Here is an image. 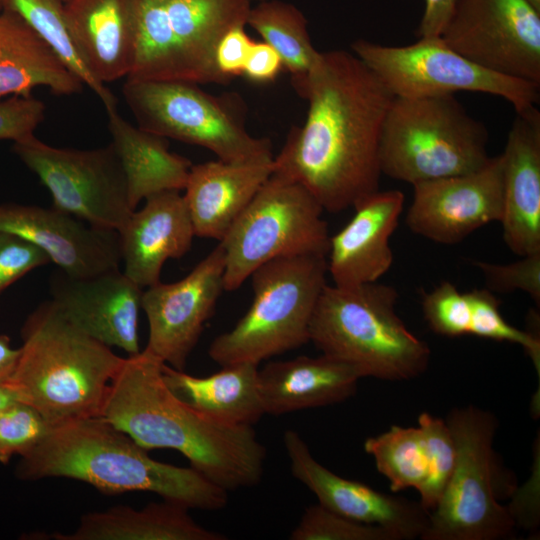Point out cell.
I'll use <instances>...</instances> for the list:
<instances>
[{
  "instance_id": "21",
  "label": "cell",
  "mask_w": 540,
  "mask_h": 540,
  "mask_svg": "<svg viewBox=\"0 0 540 540\" xmlns=\"http://www.w3.org/2000/svg\"><path fill=\"white\" fill-rule=\"evenodd\" d=\"M404 205L398 190L377 191L353 208L354 216L330 237L327 267L334 285L356 286L377 282L391 267L389 239Z\"/></svg>"
},
{
  "instance_id": "40",
  "label": "cell",
  "mask_w": 540,
  "mask_h": 540,
  "mask_svg": "<svg viewBox=\"0 0 540 540\" xmlns=\"http://www.w3.org/2000/svg\"><path fill=\"white\" fill-rule=\"evenodd\" d=\"M49 262L42 249L8 234L0 245V293L34 268Z\"/></svg>"
},
{
  "instance_id": "35",
  "label": "cell",
  "mask_w": 540,
  "mask_h": 540,
  "mask_svg": "<svg viewBox=\"0 0 540 540\" xmlns=\"http://www.w3.org/2000/svg\"><path fill=\"white\" fill-rule=\"evenodd\" d=\"M291 540H396L384 528L357 522L319 503L309 506L290 533Z\"/></svg>"
},
{
  "instance_id": "45",
  "label": "cell",
  "mask_w": 540,
  "mask_h": 540,
  "mask_svg": "<svg viewBox=\"0 0 540 540\" xmlns=\"http://www.w3.org/2000/svg\"><path fill=\"white\" fill-rule=\"evenodd\" d=\"M18 400V395L9 385H7L6 383L0 384V411H2L11 403Z\"/></svg>"
},
{
  "instance_id": "47",
  "label": "cell",
  "mask_w": 540,
  "mask_h": 540,
  "mask_svg": "<svg viewBox=\"0 0 540 540\" xmlns=\"http://www.w3.org/2000/svg\"><path fill=\"white\" fill-rule=\"evenodd\" d=\"M8 234L6 233H0V245L3 243V241L6 239Z\"/></svg>"
},
{
  "instance_id": "31",
  "label": "cell",
  "mask_w": 540,
  "mask_h": 540,
  "mask_svg": "<svg viewBox=\"0 0 540 540\" xmlns=\"http://www.w3.org/2000/svg\"><path fill=\"white\" fill-rule=\"evenodd\" d=\"M246 25L253 28L280 56L293 86L300 83L317 62V51L307 30V19L294 5L264 0L251 7Z\"/></svg>"
},
{
  "instance_id": "27",
  "label": "cell",
  "mask_w": 540,
  "mask_h": 540,
  "mask_svg": "<svg viewBox=\"0 0 540 540\" xmlns=\"http://www.w3.org/2000/svg\"><path fill=\"white\" fill-rule=\"evenodd\" d=\"M189 508L168 500L142 509L118 505L82 515L70 533H52L54 540H224L225 535L199 525ZM43 538V539H44Z\"/></svg>"
},
{
  "instance_id": "20",
  "label": "cell",
  "mask_w": 540,
  "mask_h": 540,
  "mask_svg": "<svg viewBox=\"0 0 540 540\" xmlns=\"http://www.w3.org/2000/svg\"><path fill=\"white\" fill-rule=\"evenodd\" d=\"M503 163V240L515 254L540 252V113H517Z\"/></svg>"
},
{
  "instance_id": "24",
  "label": "cell",
  "mask_w": 540,
  "mask_h": 540,
  "mask_svg": "<svg viewBox=\"0 0 540 540\" xmlns=\"http://www.w3.org/2000/svg\"><path fill=\"white\" fill-rule=\"evenodd\" d=\"M362 376L352 365L322 354L267 363L258 371L265 414H283L342 402Z\"/></svg>"
},
{
  "instance_id": "4",
  "label": "cell",
  "mask_w": 540,
  "mask_h": 540,
  "mask_svg": "<svg viewBox=\"0 0 540 540\" xmlns=\"http://www.w3.org/2000/svg\"><path fill=\"white\" fill-rule=\"evenodd\" d=\"M22 345L5 382L50 426L99 416L124 358L72 324L52 301L42 302L21 328Z\"/></svg>"
},
{
  "instance_id": "15",
  "label": "cell",
  "mask_w": 540,
  "mask_h": 540,
  "mask_svg": "<svg viewBox=\"0 0 540 540\" xmlns=\"http://www.w3.org/2000/svg\"><path fill=\"white\" fill-rule=\"evenodd\" d=\"M225 253L219 243L192 271L174 283L143 290L141 307L149 334L146 351L184 370L224 289Z\"/></svg>"
},
{
  "instance_id": "16",
  "label": "cell",
  "mask_w": 540,
  "mask_h": 540,
  "mask_svg": "<svg viewBox=\"0 0 540 540\" xmlns=\"http://www.w3.org/2000/svg\"><path fill=\"white\" fill-rule=\"evenodd\" d=\"M405 222L420 236L455 244L478 228L500 222L503 212L502 155L490 157L480 169L418 182Z\"/></svg>"
},
{
  "instance_id": "37",
  "label": "cell",
  "mask_w": 540,
  "mask_h": 540,
  "mask_svg": "<svg viewBox=\"0 0 540 540\" xmlns=\"http://www.w3.org/2000/svg\"><path fill=\"white\" fill-rule=\"evenodd\" d=\"M422 311L433 332L446 337H460L470 332L471 308L466 293L449 281L422 294Z\"/></svg>"
},
{
  "instance_id": "39",
  "label": "cell",
  "mask_w": 540,
  "mask_h": 540,
  "mask_svg": "<svg viewBox=\"0 0 540 540\" xmlns=\"http://www.w3.org/2000/svg\"><path fill=\"white\" fill-rule=\"evenodd\" d=\"M45 110V104L31 94L0 100V140L18 142L34 135Z\"/></svg>"
},
{
  "instance_id": "18",
  "label": "cell",
  "mask_w": 540,
  "mask_h": 540,
  "mask_svg": "<svg viewBox=\"0 0 540 540\" xmlns=\"http://www.w3.org/2000/svg\"><path fill=\"white\" fill-rule=\"evenodd\" d=\"M0 233L39 247L71 277L119 268L121 261L118 231L92 226L53 206L0 203Z\"/></svg>"
},
{
  "instance_id": "28",
  "label": "cell",
  "mask_w": 540,
  "mask_h": 540,
  "mask_svg": "<svg viewBox=\"0 0 540 540\" xmlns=\"http://www.w3.org/2000/svg\"><path fill=\"white\" fill-rule=\"evenodd\" d=\"M38 86L58 95L80 93L82 81L73 75L16 12L0 9V99L31 94Z\"/></svg>"
},
{
  "instance_id": "41",
  "label": "cell",
  "mask_w": 540,
  "mask_h": 540,
  "mask_svg": "<svg viewBox=\"0 0 540 540\" xmlns=\"http://www.w3.org/2000/svg\"><path fill=\"white\" fill-rule=\"evenodd\" d=\"M246 25H237L220 39L215 50V63L219 72L229 81L243 74L244 66L253 45L245 31Z\"/></svg>"
},
{
  "instance_id": "44",
  "label": "cell",
  "mask_w": 540,
  "mask_h": 540,
  "mask_svg": "<svg viewBox=\"0 0 540 540\" xmlns=\"http://www.w3.org/2000/svg\"><path fill=\"white\" fill-rule=\"evenodd\" d=\"M19 356V348L11 345L10 338L0 334V384L5 383L12 374Z\"/></svg>"
},
{
  "instance_id": "10",
  "label": "cell",
  "mask_w": 540,
  "mask_h": 540,
  "mask_svg": "<svg viewBox=\"0 0 540 540\" xmlns=\"http://www.w3.org/2000/svg\"><path fill=\"white\" fill-rule=\"evenodd\" d=\"M322 206L301 184L271 174L219 241L224 289H238L261 265L283 257H327L330 235Z\"/></svg>"
},
{
  "instance_id": "19",
  "label": "cell",
  "mask_w": 540,
  "mask_h": 540,
  "mask_svg": "<svg viewBox=\"0 0 540 540\" xmlns=\"http://www.w3.org/2000/svg\"><path fill=\"white\" fill-rule=\"evenodd\" d=\"M143 288L119 268L76 278L58 270L50 277L52 301L77 328L109 346L136 355Z\"/></svg>"
},
{
  "instance_id": "5",
  "label": "cell",
  "mask_w": 540,
  "mask_h": 540,
  "mask_svg": "<svg viewBox=\"0 0 540 540\" xmlns=\"http://www.w3.org/2000/svg\"><path fill=\"white\" fill-rule=\"evenodd\" d=\"M397 299L394 287L378 282L326 285L311 319L309 342L354 366L362 378H415L426 370L431 351L397 315Z\"/></svg>"
},
{
  "instance_id": "17",
  "label": "cell",
  "mask_w": 540,
  "mask_h": 540,
  "mask_svg": "<svg viewBox=\"0 0 540 540\" xmlns=\"http://www.w3.org/2000/svg\"><path fill=\"white\" fill-rule=\"evenodd\" d=\"M292 475L304 484L323 507L351 520L373 524L392 533L396 540L421 538L429 512L420 504L389 495L341 477L320 464L295 430L283 436Z\"/></svg>"
},
{
  "instance_id": "33",
  "label": "cell",
  "mask_w": 540,
  "mask_h": 540,
  "mask_svg": "<svg viewBox=\"0 0 540 540\" xmlns=\"http://www.w3.org/2000/svg\"><path fill=\"white\" fill-rule=\"evenodd\" d=\"M426 461V473L417 490L420 504L431 512L437 505L455 466L456 446L446 421L423 412L418 418Z\"/></svg>"
},
{
  "instance_id": "32",
  "label": "cell",
  "mask_w": 540,
  "mask_h": 540,
  "mask_svg": "<svg viewBox=\"0 0 540 540\" xmlns=\"http://www.w3.org/2000/svg\"><path fill=\"white\" fill-rule=\"evenodd\" d=\"M364 449L373 457L377 470L388 479L393 492L419 489L426 473L419 427L393 425L387 431L367 438Z\"/></svg>"
},
{
  "instance_id": "1",
  "label": "cell",
  "mask_w": 540,
  "mask_h": 540,
  "mask_svg": "<svg viewBox=\"0 0 540 540\" xmlns=\"http://www.w3.org/2000/svg\"><path fill=\"white\" fill-rule=\"evenodd\" d=\"M297 93L308 102L302 127H293L272 174L304 186L323 210L354 207L379 190L380 144L393 94L354 54L320 52Z\"/></svg>"
},
{
  "instance_id": "11",
  "label": "cell",
  "mask_w": 540,
  "mask_h": 540,
  "mask_svg": "<svg viewBox=\"0 0 540 540\" xmlns=\"http://www.w3.org/2000/svg\"><path fill=\"white\" fill-rule=\"evenodd\" d=\"M122 93L143 130L204 147L226 162L274 158L269 139L249 134L228 101L196 83L127 78Z\"/></svg>"
},
{
  "instance_id": "29",
  "label": "cell",
  "mask_w": 540,
  "mask_h": 540,
  "mask_svg": "<svg viewBox=\"0 0 540 540\" xmlns=\"http://www.w3.org/2000/svg\"><path fill=\"white\" fill-rule=\"evenodd\" d=\"M113 145L125 172L130 205L163 191L184 190L191 161L169 151L168 139L133 126L117 108L106 110Z\"/></svg>"
},
{
  "instance_id": "26",
  "label": "cell",
  "mask_w": 540,
  "mask_h": 540,
  "mask_svg": "<svg viewBox=\"0 0 540 540\" xmlns=\"http://www.w3.org/2000/svg\"><path fill=\"white\" fill-rule=\"evenodd\" d=\"M196 377L163 363L169 389L182 401L227 425L253 426L265 414L258 382V364L242 362Z\"/></svg>"
},
{
  "instance_id": "8",
  "label": "cell",
  "mask_w": 540,
  "mask_h": 540,
  "mask_svg": "<svg viewBox=\"0 0 540 540\" xmlns=\"http://www.w3.org/2000/svg\"><path fill=\"white\" fill-rule=\"evenodd\" d=\"M327 257L271 260L249 278L252 303L232 329L218 335L208 354L220 366L258 364L309 342L311 319L327 285Z\"/></svg>"
},
{
  "instance_id": "36",
  "label": "cell",
  "mask_w": 540,
  "mask_h": 540,
  "mask_svg": "<svg viewBox=\"0 0 540 540\" xmlns=\"http://www.w3.org/2000/svg\"><path fill=\"white\" fill-rule=\"evenodd\" d=\"M50 425L32 406L15 401L0 411V463L29 453L45 436Z\"/></svg>"
},
{
  "instance_id": "25",
  "label": "cell",
  "mask_w": 540,
  "mask_h": 540,
  "mask_svg": "<svg viewBox=\"0 0 540 540\" xmlns=\"http://www.w3.org/2000/svg\"><path fill=\"white\" fill-rule=\"evenodd\" d=\"M64 7L94 76L104 84L128 77L136 45L133 0H67Z\"/></svg>"
},
{
  "instance_id": "38",
  "label": "cell",
  "mask_w": 540,
  "mask_h": 540,
  "mask_svg": "<svg viewBox=\"0 0 540 540\" xmlns=\"http://www.w3.org/2000/svg\"><path fill=\"white\" fill-rule=\"evenodd\" d=\"M484 276L486 289L493 293H510L521 290L540 304V252L510 264H493L472 261Z\"/></svg>"
},
{
  "instance_id": "43",
  "label": "cell",
  "mask_w": 540,
  "mask_h": 540,
  "mask_svg": "<svg viewBox=\"0 0 540 540\" xmlns=\"http://www.w3.org/2000/svg\"><path fill=\"white\" fill-rule=\"evenodd\" d=\"M453 3L454 0H424V11L417 29L418 37L440 36Z\"/></svg>"
},
{
  "instance_id": "13",
  "label": "cell",
  "mask_w": 540,
  "mask_h": 540,
  "mask_svg": "<svg viewBox=\"0 0 540 540\" xmlns=\"http://www.w3.org/2000/svg\"><path fill=\"white\" fill-rule=\"evenodd\" d=\"M13 152L51 194L53 207L92 226L120 231L133 208L120 159L110 143L96 149L50 146L34 135Z\"/></svg>"
},
{
  "instance_id": "23",
  "label": "cell",
  "mask_w": 540,
  "mask_h": 540,
  "mask_svg": "<svg viewBox=\"0 0 540 540\" xmlns=\"http://www.w3.org/2000/svg\"><path fill=\"white\" fill-rule=\"evenodd\" d=\"M273 172V158L192 165L184 198L195 236L221 241Z\"/></svg>"
},
{
  "instance_id": "12",
  "label": "cell",
  "mask_w": 540,
  "mask_h": 540,
  "mask_svg": "<svg viewBox=\"0 0 540 540\" xmlns=\"http://www.w3.org/2000/svg\"><path fill=\"white\" fill-rule=\"evenodd\" d=\"M353 53L394 97L480 92L508 101L516 113L536 107L540 86L487 70L448 47L440 36L388 46L359 39Z\"/></svg>"
},
{
  "instance_id": "49",
  "label": "cell",
  "mask_w": 540,
  "mask_h": 540,
  "mask_svg": "<svg viewBox=\"0 0 540 540\" xmlns=\"http://www.w3.org/2000/svg\"><path fill=\"white\" fill-rule=\"evenodd\" d=\"M249 1L251 2V1H253V0H249ZM255 1H258V2H260V1H264V0H255Z\"/></svg>"
},
{
  "instance_id": "7",
  "label": "cell",
  "mask_w": 540,
  "mask_h": 540,
  "mask_svg": "<svg viewBox=\"0 0 540 540\" xmlns=\"http://www.w3.org/2000/svg\"><path fill=\"white\" fill-rule=\"evenodd\" d=\"M249 0H133L135 56L129 79L226 84L215 50L246 25Z\"/></svg>"
},
{
  "instance_id": "34",
  "label": "cell",
  "mask_w": 540,
  "mask_h": 540,
  "mask_svg": "<svg viewBox=\"0 0 540 540\" xmlns=\"http://www.w3.org/2000/svg\"><path fill=\"white\" fill-rule=\"evenodd\" d=\"M471 308L469 334L521 346L540 373V339L535 333L520 330L501 315L500 300L486 288L467 292Z\"/></svg>"
},
{
  "instance_id": "50",
  "label": "cell",
  "mask_w": 540,
  "mask_h": 540,
  "mask_svg": "<svg viewBox=\"0 0 540 540\" xmlns=\"http://www.w3.org/2000/svg\"><path fill=\"white\" fill-rule=\"evenodd\" d=\"M63 3H65L67 0H61Z\"/></svg>"
},
{
  "instance_id": "2",
  "label": "cell",
  "mask_w": 540,
  "mask_h": 540,
  "mask_svg": "<svg viewBox=\"0 0 540 540\" xmlns=\"http://www.w3.org/2000/svg\"><path fill=\"white\" fill-rule=\"evenodd\" d=\"M162 365L145 349L124 358L99 416L148 451L180 452L191 467L226 491L257 485L266 448L253 427L217 422L179 399L165 383Z\"/></svg>"
},
{
  "instance_id": "6",
  "label": "cell",
  "mask_w": 540,
  "mask_h": 540,
  "mask_svg": "<svg viewBox=\"0 0 540 540\" xmlns=\"http://www.w3.org/2000/svg\"><path fill=\"white\" fill-rule=\"evenodd\" d=\"M488 131L454 94L394 97L380 144L382 174L410 184L470 173L490 159Z\"/></svg>"
},
{
  "instance_id": "46",
  "label": "cell",
  "mask_w": 540,
  "mask_h": 540,
  "mask_svg": "<svg viewBox=\"0 0 540 540\" xmlns=\"http://www.w3.org/2000/svg\"><path fill=\"white\" fill-rule=\"evenodd\" d=\"M528 1L532 6H534L537 10L540 11V0H526Z\"/></svg>"
},
{
  "instance_id": "22",
  "label": "cell",
  "mask_w": 540,
  "mask_h": 540,
  "mask_svg": "<svg viewBox=\"0 0 540 540\" xmlns=\"http://www.w3.org/2000/svg\"><path fill=\"white\" fill-rule=\"evenodd\" d=\"M118 233L123 272L143 289L160 281L164 263L184 256L195 236L184 195L176 190L146 198Z\"/></svg>"
},
{
  "instance_id": "14",
  "label": "cell",
  "mask_w": 540,
  "mask_h": 540,
  "mask_svg": "<svg viewBox=\"0 0 540 540\" xmlns=\"http://www.w3.org/2000/svg\"><path fill=\"white\" fill-rule=\"evenodd\" d=\"M440 37L487 70L540 86V11L526 0H454Z\"/></svg>"
},
{
  "instance_id": "30",
  "label": "cell",
  "mask_w": 540,
  "mask_h": 540,
  "mask_svg": "<svg viewBox=\"0 0 540 540\" xmlns=\"http://www.w3.org/2000/svg\"><path fill=\"white\" fill-rule=\"evenodd\" d=\"M2 8L19 14L59 61L98 96L105 110L117 108L115 96L91 72L61 0H4Z\"/></svg>"
},
{
  "instance_id": "3",
  "label": "cell",
  "mask_w": 540,
  "mask_h": 540,
  "mask_svg": "<svg viewBox=\"0 0 540 540\" xmlns=\"http://www.w3.org/2000/svg\"><path fill=\"white\" fill-rule=\"evenodd\" d=\"M148 452L101 416L86 417L50 426L21 457L15 472L26 481H82L107 495L152 492L189 509L216 511L226 506L228 491L191 466L160 462Z\"/></svg>"
},
{
  "instance_id": "9",
  "label": "cell",
  "mask_w": 540,
  "mask_h": 540,
  "mask_svg": "<svg viewBox=\"0 0 540 540\" xmlns=\"http://www.w3.org/2000/svg\"><path fill=\"white\" fill-rule=\"evenodd\" d=\"M445 421L454 438L456 462L421 539L495 540L511 535L516 521L496 495V417L470 405L452 409Z\"/></svg>"
},
{
  "instance_id": "48",
  "label": "cell",
  "mask_w": 540,
  "mask_h": 540,
  "mask_svg": "<svg viewBox=\"0 0 540 540\" xmlns=\"http://www.w3.org/2000/svg\"><path fill=\"white\" fill-rule=\"evenodd\" d=\"M4 0H0V9L3 7Z\"/></svg>"
},
{
  "instance_id": "42",
  "label": "cell",
  "mask_w": 540,
  "mask_h": 540,
  "mask_svg": "<svg viewBox=\"0 0 540 540\" xmlns=\"http://www.w3.org/2000/svg\"><path fill=\"white\" fill-rule=\"evenodd\" d=\"M283 67L279 54L270 45L264 41L253 42L242 75L255 83H269Z\"/></svg>"
}]
</instances>
